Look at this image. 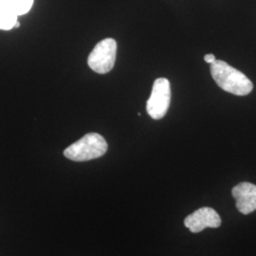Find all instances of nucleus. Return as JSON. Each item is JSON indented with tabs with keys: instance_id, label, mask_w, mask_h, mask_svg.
Masks as SVG:
<instances>
[{
	"instance_id": "f257e3e1",
	"label": "nucleus",
	"mask_w": 256,
	"mask_h": 256,
	"mask_svg": "<svg viewBox=\"0 0 256 256\" xmlns=\"http://www.w3.org/2000/svg\"><path fill=\"white\" fill-rule=\"evenodd\" d=\"M210 74L223 90L236 96H246L252 92L254 84L247 76L224 61L216 60L210 64Z\"/></svg>"
},
{
	"instance_id": "f03ea898",
	"label": "nucleus",
	"mask_w": 256,
	"mask_h": 256,
	"mask_svg": "<svg viewBox=\"0 0 256 256\" xmlns=\"http://www.w3.org/2000/svg\"><path fill=\"white\" fill-rule=\"evenodd\" d=\"M108 142L98 133H88L64 149V155L74 162H88L98 158L108 151Z\"/></svg>"
},
{
	"instance_id": "7ed1b4c3",
	"label": "nucleus",
	"mask_w": 256,
	"mask_h": 256,
	"mask_svg": "<svg viewBox=\"0 0 256 256\" xmlns=\"http://www.w3.org/2000/svg\"><path fill=\"white\" fill-rule=\"evenodd\" d=\"M116 55V41L112 38H106L102 40L92 50L88 59V64L92 70L97 74H108L115 64Z\"/></svg>"
},
{
	"instance_id": "20e7f679",
	"label": "nucleus",
	"mask_w": 256,
	"mask_h": 256,
	"mask_svg": "<svg viewBox=\"0 0 256 256\" xmlns=\"http://www.w3.org/2000/svg\"><path fill=\"white\" fill-rule=\"evenodd\" d=\"M171 102V86L166 78L156 79L146 104L148 115L154 120L162 119Z\"/></svg>"
},
{
	"instance_id": "39448f33",
	"label": "nucleus",
	"mask_w": 256,
	"mask_h": 256,
	"mask_svg": "<svg viewBox=\"0 0 256 256\" xmlns=\"http://www.w3.org/2000/svg\"><path fill=\"white\" fill-rule=\"evenodd\" d=\"M184 225L192 232L198 234L206 228H218L221 218L216 210L210 207H203L189 214L184 220Z\"/></svg>"
},
{
	"instance_id": "423d86ee",
	"label": "nucleus",
	"mask_w": 256,
	"mask_h": 256,
	"mask_svg": "<svg viewBox=\"0 0 256 256\" xmlns=\"http://www.w3.org/2000/svg\"><path fill=\"white\" fill-rule=\"evenodd\" d=\"M236 202L238 210L243 214H248L256 210V185L250 182H241L232 190Z\"/></svg>"
},
{
	"instance_id": "0eeeda50",
	"label": "nucleus",
	"mask_w": 256,
	"mask_h": 256,
	"mask_svg": "<svg viewBox=\"0 0 256 256\" xmlns=\"http://www.w3.org/2000/svg\"><path fill=\"white\" fill-rule=\"evenodd\" d=\"M18 16L8 0H0V30H9L14 28Z\"/></svg>"
},
{
	"instance_id": "6e6552de",
	"label": "nucleus",
	"mask_w": 256,
	"mask_h": 256,
	"mask_svg": "<svg viewBox=\"0 0 256 256\" xmlns=\"http://www.w3.org/2000/svg\"><path fill=\"white\" fill-rule=\"evenodd\" d=\"M12 8L18 16L26 14L32 9L34 0H8Z\"/></svg>"
},
{
	"instance_id": "1a4fd4ad",
	"label": "nucleus",
	"mask_w": 256,
	"mask_h": 256,
	"mask_svg": "<svg viewBox=\"0 0 256 256\" xmlns=\"http://www.w3.org/2000/svg\"><path fill=\"white\" fill-rule=\"evenodd\" d=\"M204 60H205V62L206 63H208V64H212V63H214L216 59V56L214 54H206L204 56Z\"/></svg>"
},
{
	"instance_id": "9d476101",
	"label": "nucleus",
	"mask_w": 256,
	"mask_h": 256,
	"mask_svg": "<svg viewBox=\"0 0 256 256\" xmlns=\"http://www.w3.org/2000/svg\"><path fill=\"white\" fill-rule=\"evenodd\" d=\"M20 27V23H19L18 21L16 23V25H14V28H19Z\"/></svg>"
}]
</instances>
